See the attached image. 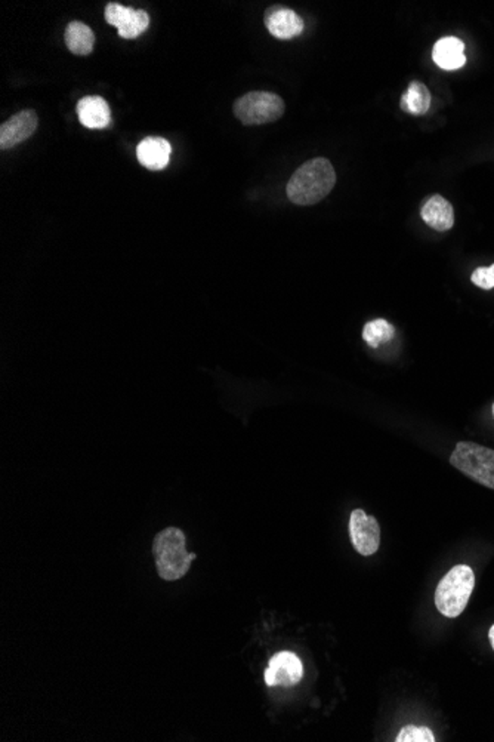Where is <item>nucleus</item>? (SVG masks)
I'll return each mask as SVG.
<instances>
[{"mask_svg":"<svg viewBox=\"0 0 494 742\" xmlns=\"http://www.w3.org/2000/svg\"><path fill=\"white\" fill-rule=\"evenodd\" d=\"M450 464L480 485L494 490V451L473 442H459Z\"/></svg>","mask_w":494,"mask_h":742,"instance_id":"obj_4","label":"nucleus"},{"mask_svg":"<svg viewBox=\"0 0 494 742\" xmlns=\"http://www.w3.org/2000/svg\"><path fill=\"white\" fill-rule=\"evenodd\" d=\"M473 285H477L478 288L494 289V264L490 267H478L477 270L473 271L471 276Z\"/></svg>","mask_w":494,"mask_h":742,"instance_id":"obj_19","label":"nucleus"},{"mask_svg":"<svg viewBox=\"0 0 494 742\" xmlns=\"http://www.w3.org/2000/svg\"><path fill=\"white\" fill-rule=\"evenodd\" d=\"M421 215L430 228L439 230V232H447L455 226V210H453L452 203L439 194L430 196L423 203Z\"/></svg>","mask_w":494,"mask_h":742,"instance_id":"obj_13","label":"nucleus"},{"mask_svg":"<svg viewBox=\"0 0 494 742\" xmlns=\"http://www.w3.org/2000/svg\"><path fill=\"white\" fill-rule=\"evenodd\" d=\"M489 640H490L491 648L494 649V626L489 631Z\"/></svg>","mask_w":494,"mask_h":742,"instance_id":"obj_20","label":"nucleus"},{"mask_svg":"<svg viewBox=\"0 0 494 742\" xmlns=\"http://www.w3.org/2000/svg\"><path fill=\"white\" fill-rule=\"evenodd\" d=\"M106 20L117 29L124 39H137L149 26V13L120 4H106Z\"/></svg>","mask_w":494,"mask_h":742,"instance_id":"obj_6","label":"nucleus"},{"mask_svg":"<svg viewBox=\"0 0 494 742\" xmlns=\"http://www.w3.org/2000/svg\"><path fill=\"white\" fill-rule=\"evenodd\" d=\"M303 676L302 661L294 652H278L269 660L265 670V683L268 687H294Z\"/></svg>","mask_w":494,"mask_h":742,"instance_id":"obj_8","label":"nucleus"},{"mask_svg":"<svg viewBox=\"0 0 494 742\" xmlns=\"http://www.w3.org/2000/svg\"><path fill=\"white\" fill-rule=\"evenodd\" d=\"M65 45L74 55H89L94 51L95 35L89 26L81 21L70 22L65 27Z\"/></svg>","mask_w":494,"mask_h":742,"instance_id":"obj_15","label":"nucleus"},{"mask_svg":"<svg viewBox=\"0 0 494 742\" xmlns=\"http://www.w3.org/2000/svg\"><path fill=\"white\" fill-rule=\"evenodd\" d=\"M475 587V576L466 565H457L439 581L435 590V606L447 618H457L468 605Z\"/></svg>","mask_w":494,"mask_h":742,"instance_id":"obj_3","label":"nucleus"},{"mask_svg":"<svg viewBox=\"0 0 494 742\" xmlns=\"http://www.w3.org/2000/svg\"><path fill=\"white\" fill-rule=\"evenodd\" d=\"M172 147L162 137H147L137 147L140 164L149 171H162L169 165Z\"/></svg>","mask_w":494,"mask_h":742,"instance_id":"obj_11","label":"nucleus"},{"mask_svg":"<svg viewBox=\"0 0 494 742\" xmlns=\"http://www.w3.org/2000/svg\"><path fill=\"white\" fill-rule=\"evenodd\" d=\"M493 415H494V405H493Z\"/></svg>","mask_w":494,"mask_h":742,"instance_id":"obj_21","label":"nucleus"},{"mask_svg":"<svg viewBox=\"0 0 494 742\" xmlns=\"http://www.w3.org/2000/svg\"><path fill=\"white\" fill-rule=\"evenodd\" d=\"M267 30L280 40L294 39L303 31V20L292 9L273 6L265 13Z\"/></svg>","mask_w":494,"mask_h":742,"instance_id":"obj_10","label":"nucleus"},{"mask_svg":"<svg viewBox=\"0 0 494 742\" xmlns=\"http://www.w3.org/2000/svg\"><path fill=\"white\" fill-rule=\"evenodd\" d=\"M233 110L243 124H273L285 115V101L273 92L253 90L240 97Z\"/></svg>","mask_w":494,"mask_h":742,"instance_id":"obj_5","label":"nucleus"},{"mask_svg":"<svg viewBox=\"0 0 494 742\" xmlns=\"http://www.w3.org/2000/svg\"><path fill=\"white\" fill-rule=\"evenodd\" d=\"M36 129L38 115L33 110H22L13 115L0 126V149L8 150L21 144L35 133Z\"/></svg>","mask_w":494,"mask_h":742,"instance_id":"obj_9","label":"nucleus"},{"mask_svg":"<svg viewBox=\"0 0 494 742\" xmlns=\"http://www.w3.org/2000/svg\"><path fill=\"white\" fill-rule=\"evenodd\" d=\"M350 536L353 549L362 556H373L379 550L380 526L373 516L353 510L350 517Z\"/></svg>","mask_w":494,"mask_h":742,"instance_id":"obj_7","label":"nucleus"},{"mask_svg":"<svg viewBox=\"0 0 494 742\" xmlns=\"http://www.w3.org/2000/svg\"><path fill=\"white\" fill-rule=\"evenodd\" d=\"M396 742H435L432 730L425 726H405L396 735Z\"/></svg>","mask_w":494,"mask_h":742,"instance_id":"obj_18","label":"nucleus"},{"mask_svg":"<svg viewBox=\"0 0 494 742\" xmlns=\"http://www.w3.org/2000/svg\"><path fill=\"white\" fill-rule=\"evenodd\" d=\"M153 554L160 578L176 581L187 576L196 554L188 553L187 538L181 529L171 526L163 529L154 538Z\"/></svg>","mask_w":494,"mask_h":742,"instance_id":"obj_2","label":"nucleus"},{"mask_svg":"<svg viewBox=\"0 0 494 742\" xmlns=\"http://www.w3.org/2000/svg\"><path fill=\"white\" fill-rule=\"evenodd\" d=\"M336 184L335 167L324 158L308 160L294 172L285 193L290 202L299 207H311L323 200Z\"/></svg>","mask_w":494,"mask_h":742,"instance_id":"obj_1","label":"nucleus"},{"mask_svg":"<svg viewBox=\"0 0 494 742\" xmlns=\"http://www.w3.org/2000/svg\"><path fill=\"white\" fill-rule=\"evenodd\" d=\"M400 106L405 112L421 116L425 115L430 107V92L422 82L410 83L407 92L401 97Z\"/></svg>","mask_w":494,"mask_h":742,"instance_id":"obj_16","label":"nucleus"},{"mask_svg":"<svg viewBox=\"0 0 494 742\" xmlns=\"http://www.w3.org/2000/svg\"><path fill=\"white\" fill-rule=\"evenodd\" d=\"M394 334H396V328L384 319L371 320L362 329V338L371 348H378L380 344L388 343Z\"/></svg>","mask_w":494,"mask_h":742,"instance_id":"obj_17","label":"nucleus"},{"mask_svg":"<svg viewBox=\"0 0 494 742\" xmlns=\"http://www.w3.org/2000/svg\"><path fill=\"white\" fill-rule=\"evenodd\" d=\"M464 45L457 38H443L435 43L432 58L435 64L443 70H457L464 67L466 56L464 54Z\"/></svg>","mask_w":494,"mask_h":742,"instance_id":"obj_14","label":"nucleus"},{"mask_svg":"<svg viewBox=\"0 0 494 742\" xmlns=\"http://www.w3.org/2000/svg\"><path fill=\"white\" fill-rule=\"evenodd\" d=\"M76 112L79 121L85 128L104 129L111 124L110 107L103 97H83L77 103Z\"/></svg>","mask_w":494,"mask_h":742,"instance_id":"obj_12","label":"nucleus"}]
</instances>
